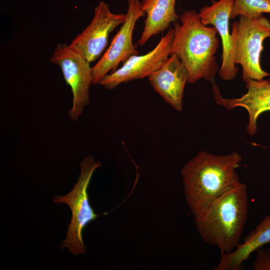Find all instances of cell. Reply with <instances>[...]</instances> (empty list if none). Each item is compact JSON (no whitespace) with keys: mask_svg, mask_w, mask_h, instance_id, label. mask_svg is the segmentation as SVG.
I'll return each mask as SVG.
<instances>
[{"mask_svg":"<svg viewBox=\"0 0 270 270\" xmlns=\"http://www.w3.org/2000/svg\"><path fill=\"white\" fill-rule=\"evenodd\" d=\"M232 44L234 62L242 67V78L260 80L270 74L260 64L264 39L270 38V22L263 15L254 18L242 16L232 24Z\"/></svg>","mask_w":270,"mask_h":270,"instance_id":"cell-5","label":"cell"},{"mask_svg":"<svg viewBox=\"0 0 270 270\" xmlns=\"http://www.w3.org/2000/svg\"><path fill=\"white\" fill-rule=\"evenodd\" d=\"M174 36V28H170L153 50L145 54L131 56L122 67L106 75L100 84L113 90L121 84L148 77L168 58Z\"/></svg>","mask_w":270,"mask_h":270,"instance_id":"cell-9","label":"cell"},{"mask_svg":"<svg viewBox=\"0 0 270 270\" xmlns=\"http://www.w3.org/2000/svg\"><path fill=\"white\" fill-rule=\"evenodd\" d=\"M270 242V216H265L255 229L249 232L243 242L232 252L220 253L218 264L214 270H239L243 262L264 245Z\"/></svg>","mask_w":270,"mask_h":270,"instance_id":"cell-13","label":"cell"},{"mask_svg":"<svg viewBox=\"0 0 270 270\" xmlns=\"http://www.w3.org/2000/svg\"><path fill=\"white\" fill-rule=\"evenodd\" d=\"M242 160L236 151L216 155L202 150L182 167L184 192L194 220L200 219L217 198L241 182L236 170Z\"/></svg>","mask_w":270,"mask_h":270,"instance_id":"cell-1","label":"cell"},{"mask_svg":"<svg viewBox=\"0 0 270 270\" xmlns=\"http://www.w3.org/2000/svg\"><path fill=\"white\" fill-rule=\"evenodd\" d=\"M176 0H142L141 7L146 14L144 28L138 41L143 46L153 36L168 29L170 23L176 22L180 16L175 10Z\"/></svg>","mask_w":270,"mask_h":270,"instance_id":"cell-14","label":"cell"},{"mask_svg":"<svg viewBox=\"0 0 270 270\" xmlns=\"http://www.w3.org/2000/svg\"><path fill=\"white\" fill-rule=\"evenodd\" d=\"M257 254L253 264L254 270H270V252L266 250H256Z\"/></svg>","mask_w":270,"mask_h":270,"instance_id":"cell-16","label":"cell"},{"mask_svg":"<svg viewBox=\"0 0 270 270\" xmlns=\"http://www.w3.org/2000/svg\"><path fill=\"white\" fill-rule=\"evenodd\" d=\"M102 166L100 160L88 155L80 163V172L71 191L66 195H56L52 198L55 204H66L71 210L72 218L66 238L62 242L60 248H67L74 256L86 253V247L82 238L83 230L99 216L90 205L88 190L93 174Z\"/></svg>","mask_w":270,"mask_h":270,"instance_id":"cell-4","label":"cell"},{"mask_svg":"<svg viewBox=\"0 0 270 270\" xmlns=\"http://www.w3.org/2000/svg\"><path fill=\"white\" fill-rule=\"evenodd\" d=\"M264 12L270 13V0H234L230 19L240 16L256 18Z\"/></svg>","mask_w":270,"mask_h":270,"instance_id":"cell-15","label":"cell"},{"mask_svg":"<svg viewBox=\"0 0 270 270\" xmlns=\"http://www.w3.org/2000/svg\"><path fill=\"white\" fill-rule=\"evenodd\" d=\"M174 24L170 54H176L188 72V82L204 78L212 82L218 70L215 54L219 46L214 26L204 25L198 13L186 10Z\"/></svg>","mask_w":270,"mask_h":270,"instance_id":"cell-2","label":"cell"},{"mask_svg":"<svg viewBox=\"0 0 270 270\" xmlns=\"http://www.w3.org/2000/svg\"><path fill=\"white\" fill-rule=\"evenodd\" d=\"M128 8L124 22L114 37L111 44L98 62L92 68V84H100L110 72L118 69L131 56L138 54L132 43V34L136 21L146 16L140 0H127ZM110 72V73H111Z\"/></svg>","mask_w":270,"mask_h":270,"instance_id":"cell-7","label":"cell"},{"mask_svg":"<svg viewBox=\"0 0 270 270\" xmlns=\"http://www.w3.org/2000/svg\"><path fill=\"white\" fill-rule=\"evenodd\" d=\"M214 98L217 104L226 110L236 107L244 108L248 114L246 132L251 136L257 131V120L262 112L270 111V80H257L250 79L246 82L247 92L236 98H224L214 80L212 82Z\"/></svg>","mask_w":270,"mask_h":270,"instance_id":"cell-10","label":"cell"},{"mask_svg":"<svg viewBox=\"0 0 270 270\" xmlns=\"http://www.w3.org/2000/svg\"><path fill=\"white\" fill-rule=\"evenodd\" d=\"M50 60L60 67L66 83L71 88L72 106L68 115L72 120L76 121L90 102L89 90L92 84V67L66 43L57 44Z\"/></svg>","mask_w":270,"mask_h":270,"instance_id":"cell-6","label":"cell"},{"mask_svg":"<svg viewBox=\"0 0 270 270\" xmlns=\"http://www.w3.org/2000/svg\"><path fill=\"white\" fill-rule=\"evenodd\" d=\"M248 213L247 188L241 182L214 200L194 224L204 242L228 254L240 244Z\"/></svg>","mask_w":270,"mask_h":270,"instance_id":"cell-3","label":"cell"},{"mask_svg":"<svg viewBox=\"0 0 270 270\" xmlns=\"http://www.w3.org/2000/svg\"><path fill=\"white\" fill-rule=\"evenodd\" d=\"M126 17V14L112 13L108 5L100 2L94 8L90 24L70 46L90 63L95 61L107 46L110 33L124 23Z\"/></svg>","mask_w":270,"mask_h":270,"instance_id":"cell-8","label":"cell"},{"mask_svg":"<svg viewBox=\"0 0 270 270\" xmlns=\"http://www.w3.org/2000/svg\"><path fill=\"white\" fill-rule=\"evenodd\" d=\"M154 90L174 110H182L184 89L188 70L176 54H170L162 66L148 77Z\"/></svg>","mask_w":270,"mask_h":270,"instance_id":"cell-12","label":"cell"},{"mask_svg":"<svg viewBox=\"0 0 270 270\" xmlns=\"http://www.w3.org/2000/svg\"><path fill=\"white\" fill-rule=\"evenodd\" d=\"M234 0H219L211 6H205L198 13L202 23L212 25L217 30L222 40V63L219 75L224 80L236 78L238 71L234 62L229 20Z\"/></svg>","mask_w":270,"mask_h":270,"instance_id":"cell-11","label":"cell"}]
</instances>
